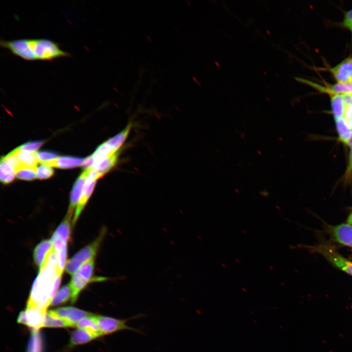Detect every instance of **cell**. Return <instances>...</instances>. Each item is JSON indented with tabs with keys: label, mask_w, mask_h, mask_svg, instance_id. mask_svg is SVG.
Instances as JSON below:
<instances>
[{
	"label": "cell",
	"mask_w": 352,
	"mask_h": 352,
	"mask_svg": "<svg viewBox=\"0 0 352 352\" xmlns=\"http://www.w3.org/2000/svg\"><path fill=\"white\" fill-rule=\"evenodd\" d=\"M329 71L338 83H352V57H348Z\"/></svg>",
	"instance_id": "8"
},
{
	"label": "cell",
	"mask_w": 352,
	"mask_h": 352,
	"mask_svg": "<svg viewBox=\"0 0 352 352\" xmlns=\"http://www.w3.org/2000/svg\"><path fill=\"white\" fill-rule=\"evenodd\" d=\"M93 164L92 155L89 156L84 159L82 162V166L85 169L91 167Z\"/></svg>",
	"instance_id": "36"
},
{
	"label": "cell",
	"mask_w": 352,
	"mask_h": 352,
	"mask_svg": "<svg viewBox=\"0 0 352 352\" xmlns=\"http://www.w3.org/2000/svg\"><path fill=\"white\" fill-rule=\"evenodd\" d=\"M73 215L67 213L65 219L54 232L52 238H59L66 242L70 237L71 223L73 221Z\"/></svg>",
	"instance_id": "17"
},
{
	"label": "cell",
	"mask_w": 352,
	"mask_h": 352,
	"mask_svg": "<svg viewBox=\"0 0 352 352\" xmlns=\"http://www.w3.org/2000/svg\"><path fill=\"white\" fill-rule=\"evenodd\" d=\"M0 180L4 184H8L11 182L16 176L14 169L3 157L0 159Z\"/></svg>",
	"instance_id": "27"
},
{
	"label": "cell",
	"mask_w": 352,
	"mask_h": 352,
	"mask_svg": "<svg viewBox=\"0 0 352 352\" xmlns=\"http://www.w3.org/2000/svg\"><path fill=\"white\" fill-rule=\"evenodd\" d=\"M54 312L69 327H75L81 319L93 314L72 307H61L54 310Z\"/></svg>",
	"instance_id": "7"
},
{
	"label": "cell",
	"mask_w": 352,
	"mask_h": 352,
	"mask_svg": "<svg viewBox=\"0 0 352 352\" xmlns=\"http://www.w3.org/2000/svg\"><path fill=\"white\" fill-rule=\"evenodd\" d=\"M116 152L112 150L106 142L103 143L97 148L91 155L93 160V164L91 167L95 166L103 159L113 155Z\"/></svg>",
	"instance_id": "26"
},
{
	"label": "cell",
	"mask_w": 352,
	"mask_h": 352,
	"mask_svg": "<svg viewBox=\"0 0 352 352\" xmlns=\"http://www.w3.org/2000/svg\"><path fill=\"white\" fill-rule=\"evenodd\" d=\"M36 168L22 166L16 171V176L21 179L32 180L37 178Z\"/></svg>",
	"instance_id": "30"
},
{
	"label": "cell",
	"mask_w": 352,
	"mask_h": 352,
	"mask_svg": "<svg viewBox=\"0 0 352 352\" xmlns=\"http://www.w3.org/2000/svg\"><path fill=\"white\" fill-rule=\"evenodd\" d=\"M72 290L69 284L66 285L62 287L56 293L50 306H55L64 304L69 300H71Z\"/></svg>",
	"instance_id": "24"
},
{
	"label": "cell",
	"mask_w": 352,
	"mask_h": 352,
	"mask_svg": "<svg viewBox=\"0 0 352 352\" xmlns=\"http://www.w3.org/2000/svg\"><path fill=\"white\" fill-rule=\"evenodd\" d=\"M46 312L36 308H26L20 312L17 322L27 326L31 331H39L44 327Z\"/></svg>",
	"instance_id": "5"
},
{
	"label": "cell",
	"mask_w": 352,
	"mask_h": 352,
	"mask_svg": "<svg viewBox=\"0 0 352 352\" xmlns=\"http://www.w3.org/2000/svg\"><path fill=\"white\" fill-rule=\"evenodd\" d=\"M54 174V170L51 167L41 164L37 166V178L40 179H47Z\"/></svg>",
	"instance_id": "31"
},
{
	"label": "cell",
	"mask_w": 352,
	"mask_h": 352,
	"mask_svg": "<svg viewBox=\"0 0 352 352\" xmlns=\"http://www.w3.org/2000/svg\"><path fill=\"white\" fill-rule=\"evenodd\" d=\"M322 250L323 253L335 266L352 275V262L344 258L332 249L325 248Z\"/></svg>",
	"instance_id": "13"
},
{
	"label": "cell",
	"mask_w": 352,
	"mask_h": 352,
	"mask_svg": "<svg viewBox=\"0 0 352 352\" xmlns=\"http://www.w3.org/2000/svg\"><path fill=\"white\" fill-rule=\"evenodd\" d=\"M106 231V229L103 228L95 240L80 250L66 262L65 270L68 274L72 275L84 263L94 259Z\"/></svg>",
	"instance_id": "4"
},
{
	"label": "cell",
	"mask_w": 352,
	"mask_h": 352,
	"mask_svg": "<svg viewBox=\"0 0 352 352\" xmlns=\"http://www.w3.org/2000/svg\"><path fill=\"white\" fill-rule=\"evenodd\" d=\"M343 26L352 33V9L347 11L342 22Z\"/></svg>",
	"instance_id": "35"
},
{
	"label": "cell",
	"mask_w": 352,
	"mask_h": 352,
	"mask_svg": "<svg viewBox=\"0 0 352 352\" xmlns=\"http://www.w3.org/2000/svg\"><path fill=\"white\" fill-rule=\"evenodd\" d=\"M131 123L121 132L108 139L106 143L114 151L117 152L127 139L131 129Z\"/></svg>",
	"instance_id": "20"
},
{
	"label": "cell",
	"mask_w": 352,
	"mask_h": 352,
	"mask_svg": "<svg viewBox=\"0 0 352 352\" xmlns=\"http://www.w3.org/2000/svg\"><path fill=\"white\" fill-rule=\"evenodd\" d=\"M90 167L85 169L76 180L70 194V204L67 213L73 214L81 197L85 181L90 173Z\"/></svg>",
	"instance_id": "10"
},
{
	"label": "cell",
	"mask_w": 352,
	"mask_h": 352,
	"mask_svg": "<svg viewBox=\"0 0 352 352\" xmlns=\"http://www.w3.org/2000/svg\"><path fill=\"white\" fill-rule=\"evenodd\" d=\"M94 339L92 335L87 331L78 329L71 332L69 344L70 346L83 344Z\"/></svg>",
	"instance_id": "25"
},
{
	"label": "cell",
	"mask_w": 352,
	"mask_h": 352,
	"mask_svg": "<svg viewBox=\"0 0 352 352\" xmlns=\"http://www.w3.org/2000/svg\"><path fill=\"white\" fill-rule=\"evenodd\" d=\"M118 154V151L113 155L103 159L95 166L91 167V169L102 177L115 165Z\"/></svg>",
	"instance_id": "19"
},
{
	"label": "cell",
	"mask_w": 352,
	"mask_h": 352,
	"mask_svg": "<svg viewBox=\"0 0 352 352\" xmlns=\"http://www.w3.org/2000/svg\"><path fill=\"white\" fill-rule=\"evenodd\" d=\"M51 240L56 253L58 271L62 275L66 264L67 242L59 238L51 237Z\"/></svg>",
	"instance_id": "12"
},
{
	"label": "cell",
	"mask_w": 352,
	"mask_h": 352,
	"mask_svg": "<svg viewBox=\"0 0 352 352\" xmlns=\"http://www.w3.org/2000/svg\"><path fill=\"white\" fill-rule=\"evenodd\" d=\"M346 144H347L349 147H350V148H352V135L351 138H350L349 140L348 141V142H347V143Z\"/></svg>",
	"instance_id": "38"
},
{
	"label": "cell",
	"mask_w": 352,
	"mask_h": 352,
	"mask_svg": "<svg viewBox=\"0 0 352 352\" xmlns=\"http://www.w3.org/2000/svg\"><path fill=\"white\" fill-rule=\"evenodd\" d=\"M297 81L311 86L320 92L328 93L330 95L352 93V83H337L332 85L324 87L301 78H298Z\"/></svg>",
	"instance_id": "11"
},
{
	"label": "cell",
	"mask_w": 352,
	"mask_h": 352,
	"mask_svg": "<svg viewBox=\"0 0 352 352\" xmlns=\"http://www.w3.org/2000/svg\"><path fill=\"white\" fill-rule=\"evenodd\" d=\"M53 247V242L50 239L42 241L35 247L33 258L35 264L39 268L42 265L46 255Z\"/></svg>",
	"instance_id": "16"
},
{
	"label": "cell",
	"mask_w": 352,
	"mask_h": 352,
	"mask_svg": "<svg viewBox=\"0 0 352 352\" xmlns=\"http://www.w3.org/2000/svg\"><path fill=\"white\" fill-rule=\"evenodd\" d=\"M332 233L338 242L352 247V225L346 223L338 225L333 228Z\"/></svg>",
	"instance_id": "14"
},
{
	"label": "cell",
	"mask_w": 352,
	"mask_h": 352,
	"mask_svg": "<svg viewBox=\"0 0 352 352\" xmlns=\"http://www.w3.org/2000/svg\"><path fill=\"white\" fill-rule=\"evenodd\" d=\"M23 166L37 167L39 161L36 152L22 151L17 148L12 151Z\"/></svg>",
	"instance_id": "23"
},
{
	"label": "cell",
	"mask_w": 352,
	"mask_h": 352,
	"mask_svg": "<svg viewBox=\"0 0 352 352\" xmlns=\"http://www.w3.org/2000/svg\"><path fill=\"white\" fill-rule=\"evenodd\" d=\"M69 327L62 319L54 312V310L46 312L44 327L47 328H66Z\"/></svg>",
	"instance_id": "28"
},
{
	"label": "cell",
	"mask_w": 352,
	"mask_h": 352,
	"mask_svg": "<svg viewBox=\"0 0 352 352\" xmlns=\"http://www.w3.org/2000/svg\"><path fill=\"white\" fill-rule=\"evenodd\" d=\"M0 44L13 54L28 61H51L70 56L68 52L60 48L57 43L47 39L1 40Z\"/></svg>",
	"instance_id": "2"
},
{
	"label": "cell",
	"mask_w": 352,
	"mask_h": 352,
	"mask_svg": "<svg viewBox=\"0 0 352 352\" xmlns=\"http://www.w3.org/2000/svg\"><path fill=\"white\" fill-rule=\"evenodd\" d=\"M79 329L84 330L92 336L96 338L97 337L103 336L95 319V314L85 317L81 319L76 326Z\"/></svg>",
	"instance_id": "18"
},
{
	"label": "cell",
	"mask_w": 352,
	"mask_h": 352,
	"mask_svg": "<svg viewBox=\"0 0 352 352\" xmlns=\"http://www.w3.org/2000/svg\"><path fill=\"white\" fill-rule=\"evenodd\" d=\"M94 259L90 260L82 264L79 269L72 275L69 285L72 290L71 302L74 303L78 297L80 292L90 282L102 281L107 280L105 277L93 278Z\"/></svg>",
	"instance_id": "3"
},
{
	"label": "cell",
	"mask_w": 352,
	"mask_h": 352,
	"mask_svg": "<svg viewBox=\"0 0 352 352\" xmlns=\"http://www.w3.org/2000/svg\"><path fill=\"white\" fill-rule=\"evenodd\" d=\"M99 178L95 174L89 173L84 186L81 197L74 213L72 225L77 220L82 211L84 208L94 189L96 180Z\"/></svg>",
	"instance_id": "9"
},
{
	"label": "cell",
	"mask_w": 352,
	"mask_h": 352,
	"mask_svg": "<svg viewBox=\"0 0 352 352\" xmlns=\"http://www.w3.org/2000/svg\"><path fill=\"white\" fill-rule=\"evenodd\" d=\"M6 161L12 167L15 172L23 166L13 151L3 156Z\"/></svg>",
	"instance_id": "33"
},
{
	"label": "cell",
	"mask_w": 352,
	"mask_h": 352,
	"mask_svg": "<svg viewBox=\"0 0 352 352\" xmlns=\"http://www.w3.org/2000/svg\"><path fill=\"white\" fill-rule=\"evenodd\" d=\"M332 112L335 120L343 117L345 110V105L341 94L330 95Z\"/></svg>",
	"instance_id": "22"
},
{
	"label": "cell",
	"mask_w": 352,
	"mask_h": 352,
	"mask_svg": "<svg viewBox=\"0 0 352 352\" xmlns=\"http://www.w3.org/2000/svg\"><path fill=\"white\" fill-rule=\"evenodd\" d=\"M62 275L58 271L54 247L46 255L31 288L26 308L46 310L58 291Z\"/></svg>",
	"instance_id": "1"
},
{
	"label": "cell",
	"mask_w": 352,
	"mask_h": 352,
	"mask_svg": "<svg viewBox=\"0 0 352 352\" xmlns=\"http://www.w3.org/2000/svg\"><path fill=\"white\" fill-rule=\"evenodd\" d=\"M27 352H43V340L39 331H31Z\"/></svg>",
	"instance_id": "29"
},
{
	"label": "cell",
	"mask_w": 352,
	"mask_h": 352,
	"mask_svg": "<svg viewBox=\"0 0 352 352\" xmlns=\"http://www.w3.org/2000/svg\"><path fill=\"white\" fill-rule=\"evenodd\" d=\"M349 169L352 171V148L351 149L349 154Z\"/></svg>",
	"instance_id": "37"
},
{
	"label": "cell",
	"mask_w": 352,
	"mask_h": 352,
	"mask_svg": "<svg viewBox=\"0 0 352 352\" xmlns=\"http://www.w3.org/2000/svg\"><path fill=\"white\" fill-rule=\"evenodd\" d=\"M348 221L350 224L352 223V214L351 215V216L349 217V219L348 220Z\"/></svg>",
	"instance_id": "39"
},
{
	"label": "cell",
	"mask_w": 352,
	"mask_h": 352,
	"mask_svg": "<svg viewBox=\"0 0 352 352\" xmlns=\"http://www.w3.org/2000/svg\"><path fill=\"white\" fill-rule=\"evenodd\" d=\"M335 125L340 141L346 144L352 135V129L343 117L336 120Z\"/></svg>",
	"instance_id": "21"
},
{
	"label": "cell",
	"mask_w": 352,
	"mask_h": 352,
	"mask_svg": "<svg viewBox=\"0 0 352 352\" xmlns=\"http://www.w3.org/2000/svg\"><path fill=\"white\" fill-rule=\"evenodd\" d=\"M95 319L103 336L122 330L137 331L127 326L125 320L99 315H95Z\"/></svg>",
	"instance_id": "6"
},
{
	"label": "cell",
	"mask_w": 352,
	"mask_h": 352,
	"mask_svg": "<svg viewBox=\"0 0 352 352\" xmlns=\"http://www.w3.org/2000/svg\"><path fill=\"white\" fill-rule=\"evenodd\" d=\"M43 143V141H31L27 142L17 148L22 151L35 152V151L39 147H40Z\"/></svg>",
	"instance_id": "34"
},
{
	"label": "cell",
	"mask_w": 352,
	"mask_h": 352,
	"mask_svg": "<svg viewBox=\"0 0 352 352\" xmlns=\"http://www.w3.org/2000/svg\"><path fill=\"white\" fill-rule=\"evenodd\" d=\"M36 155L40 163L50 161L58 158V154L50 151H40L36 153Z\"/></svg>",
	"instance_id": "32"
},
{
	"label": "cell",
	"mask_w": 352,
	"mask_h": 352,
	"mask_svg": "<svg viewBox=\"0 0 352 352\" xmlns=\"http://www.w3.org/2000/svg\"><path fill=\"white\" fill-rule=\"evenodd\" d=\"M83 159L72 156H62L41 164L62 169L72 168L82 165Z\"/></svg>",
	"instance_id": "15"
}]
</instances>
